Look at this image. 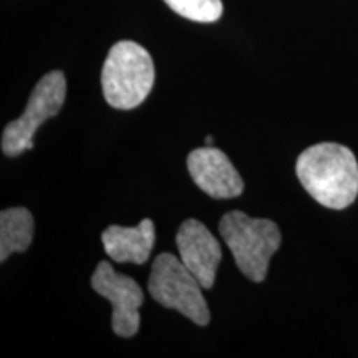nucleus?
<instances>
[{"label": "nucleus", "instance_id": "nucleus-1", "mask_svg": "<svg viewBox=\"0 0 358 358\" xmlns=\"http://www.w3.org/2000/svg\"><path fill=\"white\" fill-rule=\"evenodd\" d=\"M299 181L317 203L329 209H345L358 196L355 155L338 143H319L301 153L295 164Z\"/></svg>", "mask_w": 358, "mask_h": 358}, {"label": "nucleus", "instance_id": "nucleus-2", "mask_svg": "<svg viewBox=\"0 0 358 358\" xmlns=\"http://www.w3.org/2000/svg\"><path fill=\"white\" fill-rule=\"evenodd\" d=\"M153 58L140 43L122 40L110 48L101 70L103 95L116 110L140 106L155 85Z\"/></svg>", "mask_w": 358, "mask_h": 358}, {"label": "nucleus", "instance_id": "nucleus-3", "mask_svg": "<svg viewBox=\"0 0 358 358\" xmlns=\"http://www.w3.org/2000/svg\"><path fill=\"white\" fill-rule=\"evenodd\" d=\"M219 234L231 249L239 271L249 280L264 282L268 262L282 243L279 226L271 219L250 217L243 211H231L219 221Z\"/></svg>", "mask_w": 358, "mask_h": 358}, {"label": "nucleus", "instance_id": "nucleus-4", "mask_svg": "<svg viewBox=\"0 0 358 358\" xmlns=\"http://www.w3.org/2000/svg\"><path fill=\"white\" fill-rule=\"evenodd\" d=\"M148 292L161 306L174 308L196 325L206 327L211 320L203 285L181 259L171 252L156 256L148 279Z\"/></svg>", "mask_w": 358, "mask_h": 358}, {"label": "nucleus", "instance_id": "nucleus-5", "mask_svg": "<svg viewBox=\"0 0 358 358\" xmlns=\"http://www.w3.org/2000/svg\"><path fill=\"white\" fill-rule=\"evenodd\" d=\"M66 96V80L60 70L50 71L35 85L24 115L7 123L2 133V151L7 156H19L34 150V136L40 124L60 113Z\"/></svg>", "mask_w": 358, "mask_h": 358}, {"label": "nucleus", "instance_id": "nucleus-6", "mask_svg": "<svg viewBox=\"0 0 358 358\" xmlns=\"http://www.w3.org/2000/svg\"><path fill=\"white\" fill-rule=\"evenodd\" d=\"M92 287L113 306V332L123 338L136 335L141 324L140 307L145 302V294L138 282L128 275L118 274L110 262L101 261L92 275Z\"/></svg>", "mask_w": 358, "mask_h": 358}, {"label": "nucleus", "instance_id": "nucleus-7", "mask_svg": "<svg viewBox=\"0 0 358 358\" xmlns=\"http://www.w3.org/2000/svg\"><path fill=\"white\" fill-rule=\"evenodd\" d=\"M187 171L196 186L214 199L237 198L244 191V181L232 161L214 146L191 151L187 156Z\"/></svg>", "mask_w": 358, "mask_h": 358}, {"label": "nucleus", "instance_id": "nucleus-8", "mask_svg": "<svg viewBox=\"0 0 358 358\" xmlns=\"http://www.w3.org/2000/svg\"><path fill=\"white\" fill-rule=\"evenodd\" d=\"M176 248L179 259L203 289H211L222 257L221 245L213 232L198 219H186L176 234Z\"/></svg>", "mask_w": 358, "mask_h": 358}, {"label": "nucleus", "instance_id": "nucleus-9", "mask_svg": "<svg viewBox=\"0 0 358 358\" xmlns=\"http://www.w3.org/2000/svg\"><path fill=\"white\" fill-rule=\"evenodd\" d=\"M103 248L115 262L145 264L155 248V224L151 219L143 221L134 227L110 226L101 234Z\"/></svg>", "mask_w": 358, "mask_h": 358}, {"label": "nucleus", "instance_id": "nucleus-10", "mask_svg": "<svg viewBox=\"0 0 358 358\" xmlns=\"http://www.w3.org/2000/svg\"><path fill=\"white\" fill-rule=\"evenodd\" d=\"M34 216L25 208H10L0 213V262L12 252H25L34 241Z\"/></svg>", "mask_w": 358, "mask_h": 358}, {"label": "nucleus", "instance_id": "nucleus-11", "mask_svg": "<svg viewBox=\"0 0 358 358\" xmlns=\"http://www.w3.org/2000/svg\"><path fill=\"white\" fill-rule=\"evenodd\" d=\"M164 2L178 15L201 24H213L222 15L221 0H164Z\"/></svg>", "mask_w": 358, "mask_h": 358}, {"label": "nucleus", "instance_id": "nucleus-12", "mask_svg": "<svg viewBox=\"0 0 358 358\" xmlns=\"http://www.w3.org/2000/svg\"><path fill=\"white\" fill-rule=\"evenodd\" d=\"M213 143H214L213 136H208V138H206V146H213Z\"/></svg>", "mask_w": 358, "mask_h": 358}]
</instances>
